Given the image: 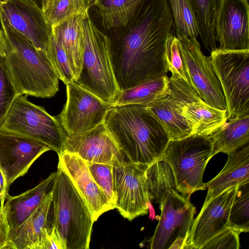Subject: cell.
<instances>
[{
  "instance_id": "cell-7",
  "label": "cell",
  "mask_w": 249,
  "mask_h": 249,
  "mask_svg": "<svg viewBox=\"0 0 249 249\" xmlns=\"http://www.w3.org/2000/svg\"><path fill=\"white\" fill-rule=\"evenodd\" d=\"M27 96H17L0 130L33 138L60 154L64 150L67 135L57 117L51 116L43 107L31 103Z\"/></svg>"
},
{
  "instance_id": "cell-28",
  "label": "cell",
  "mask_w": 249,
  "mask_h": 249,
  "mask_svg": "<svg viewBox=\"0 0 249 249\" xmlns=\"http://www.w3.org/2000/svg\"><path fill=\"white\" fill-rule=\"evenodd\" d=\"M196 13L199 36L204 48L211 52L216 50V19L220 0H191Z\"/></svg>"
},
{
  "instance_id": "cell-26",
  "label": "cell",
  "mask_w": 249,
  "mask_h": 249,
  "mask_svg": "<svg viewBox=\"0 0 249 249\" xmlns=\"http://www.w3.org/2000/svg\"><path fill=\"white\" fill-rule=\"evenodd\" d=\"M169 78L156 77L135 87L120 91L110 107L129 104L148 106L169 90Z\"/></svg>"
},
{
  "instance_id": "cell-33",
  "label": "cell",
  "mask_w": 249,
  "mask_h": 249,
  "mask_svg": "<svg viewBox=\"0 0 249 249\" xmlns=\"http://www.w3.org/2000/svg\"><path fill=\"white\" fill-rule=\"evenodd\" d=\"M165 58L167 70L171 72V76L182 80L192 88L178 39L172 32L166 41Z\"/></svg>"
},
{
  "instance_id": "cell-44",
  "label": "cell",
  "mask_w": 249,
  "mask_h": 249,
  "mask_svg": "<svg viewBox=\"0 0 249 249\" xmlns=\"http://www.w3.org/2000/svg\"><path fill=\"white\" fill-rule=\"evenodd\" d=\"M51 0H42V9L46 4Z\"/></svg>"
},
{
  "instance_id": "cell-22",
  "label": "cell",
  "mask_w": 249,
  "mask_h": 249,
  "mask_svg": "<svg viewBox=\"0 0 249 249\" xmlns=\"http://www.w3.org/2000/svg\"><path fill=\"white\" fill-rule=\"evenodd\" d=\"M55 172L32 189L14 196H8L4 206L11 235L31 214L52 189Z\"/></svg>"
},
{
  "instance_id": "cell-40",
  "label": "cell",
  "mask_w": 249,
  "mask_h": 249,
  "mask_svg": "<svg viewBox=\"0 0 249 249\" xmlns=\"http://www.w3.org/2000/svg\"><path fill=\"white\" fill-rule=\"evenodd\" d=\"M9 187L4 173L0 168V208H4L5 202L9 196Z\"/></svg>"
},
{
  "instance_id": "cell-16",
  "label": "cell",
  "mask_w": 249,
  "mask_h": 249,
  "mask_svg": "<svg viewBox=\"0 0 249 249\" xmlns=\"http://www.w3.org/2000/svg\"><path fill=\"white\" fill-rule=\"evenodd\" d=\"M238 186L230 187L204 203L194 220L184 249H201L209 240L230 227V213Z\"/></svg>"
},
{
  "instance_id": "cell-6",
  "label": "cell",
  "mask_w": 249,
  "mask_h": 249,
  "mask_svg": "<svg viewBox=\"0 0 249 249\" xmlns=\"http://www.w3.org/2000/svg\"><path fill=\"white\" fill-rule=\"evenodd\" d=\"M216 154L209 135H193L171 140L162 158L172 171L177 191L191 196L197 191L206 189L204 172Z\"/></svg>"
},
{
  "instance_id": "cell-31",
  "label": "cell",
  "mask_w": 249,
  "mask_h": 249,
  "mask_svg": "<svg viewBox=\"0 0 249 249\" xmlns=\"http://www.w3.org/2000/svg\"><path fill=\"white\" fill-rule=\"evenodd\" d=\"M45 19L51 26L67 18L89 11L83 0H51L42 8Z\"/></svg>"
},
{
  "instance_id": "cell-2",
  "label": "cell",
  "mask_w": 249,
  "mask_h": 249,
  "mask_svg": "<svg viewBox=\"0 0 249 249\" xmlns=\"http://www.w3.org/2000/svg\"><path fill=\"white\" fill-rule=\"evenodd\" d=\"M104 124L126 160L147 167L162 158L171 140L161 123L144 105L111 107Z\"/></svg>"
},
{
  "instance_id": "cell-17",
  "label": "cell",
  "mask_w": 249,
  "mask_h": 249,
  "mask_svg": "<svg viewBox=\"0 0 249 249\" xmlns=\"http://www.w3.org/2000/svg\"><path fill=\"white\" fill-rule=\"evenodd\" d=\"M217 48L249 50V4L248 0H220L216 19Z\"/></svg>"
},
{
  "instance_id": "cell-19",
  "label": "cell",
  "mask_w": 249,
  "mask_h": 249,
  "mask_svg": "<svg viewBox=\"0 0 249 249\" xmlns=\"http://www.w3.org/2000/svg\"><path fill=\"white\" fill-rule=\"evenodd\" d=\"M58 155V164L82 195L94 222L104 213L115 209L94 180L87 163L81 157L66 150Z\"/></svg>"
},
{
  "instance_id": "cell-23",
  "label": "cell",
  "mask_w": 249,
  "mask_h": 249,
  "mask_svg": "<svg viewBox=\"0 0 249 249\" xmlns=\"http://www.w3.org/2000/svg\"><path fill=\"white\" fill-rule=\"evenodd\" d=\"M52 189L28 217L12 233L15 249H33L42 230L48 226V216L52 203Z\"/></svg>"
},
{
  "instance_id": "cell-42",
  "label": "cell",
  "mask_w": 249,
  "mask_h": 249,
  "mask_svg": "<svg viewBox=\"0 0 249 249\" xmlns=\"http://www.w3.org/2000/svg\"><path fill=\"white\" fill-rule=\"evenodd\" d=\"M97 0H83L86 8L88 9L91 6H94Z\"/></svg>"
},
{
  "instance_id": "cell-32",
  "label": "cell",
  "mask_w": 249,
  "mask_h": 249,
  "mask_svg": "<svg viewBox=\"0 0 249 249\" xmlns=\"http://www.w3.org/2000/svg\"><path fill=\"white\" fill-rule=\"evenodd\" d=\"M229 226L241 232L249 231V182L238 186L230 213Z\"/></svg>"
},
{
  "instance_id": "cell-37",
  "label": "cell",
  "mask_w": 249,
  "mask_h": 249,
  "mask_svg": "<svg viewBox=\"0 0 249 249\" xmlns=\"http://www.w3.org/2000/svg\"><path fill=\"white\" fill-rule=\"evenodd\" d=\"M241 233L239 230L228 227L209 240L201 249H239Z\"/></svg>"
},
{
  "instance_id": "cell-20",
  "label": "cell",
  "mask_w": 249,
  "mask_h": 249,
  "mask_svg": "<svg viewBox=\"0 0 249 249\" xmlns=\"http://www.w3.org/2000/svg\"><path fill=\"white\" fill-rule=\"evenodd\" d=\"M226 163L221 171L205 183L208 189L204 203L216 197L227 189L249 182V144L227 154Z\"/></svg>"
},
{
  "instance_id": "cell-15",
  "label": "cell",
  "mask_w": 249,
  "mask_h": 249,
  "mask_svg": "<svg viewBox=\"0 0 249 249\" xmlns=\"http://www.w3.org/2000/svg\"><path fill=\"white\" fill-rule=\"evenodd\" d=\"M49 150L48 145L37 140L0 130V168L8 186L26 174L36 159Z\"/></svg>"
},
{
  "instance_id": "cell-41",
  "label": "cell",
  "mask_w": 249,
  "mask_h": 249,
  "mask_svg": "<svg viewBox=\"0 0 249 249\" xmlns=\"http://www.w3.org/2000/svg\"><path fill=\"white\" fill-rule=\"evenodd\" d=\"M6 51L5 38L1 29H0V57H3Z\"/></svg>"
},
{
  "instance_id": "cell-36",
  "label": "cell",
  "mask_w": 249,
  "mask_h": 249,
  "mask_svg": "<svg viewBox=\"0 0 249 249\" xmlns=\"http://www.w3.org/2000/svg\"><path fill=\"white\" fill-rule=\"evenodd\" d=\"M17 96L15 87L0 57V128Z\"/></svg>"
},
{
  "instance_id": "cell-12",
  "label": "cell",
  "mask_w": 249,
  "mask_h": 249,
  "mask_svg": "<svg viewBox=\"0 0 249 249\" xmlns=\"http://www.w3.org/2000/svg\"><path fill=\"white\" fill-rule=\"evenodd\" d=\"M176 35L194 90L207 104L227 110L222 87L213 71L211 56L203 53L197 38Z\"/></svg>"
},
{
  "instance_id": "cell-29",
  "label": "cell",
  "mask_w": 249,
  "mask_h": 249,
  "mask_svg": "<svg viewBox=\"0 0 249 249\" xmlns=\"http://www.w3.org/2000/svg\"><path fill=\"white\" fill-rule=\"evenodd\" d=\"M146 177L150 202L160 205L165 192L176 188L172 171L162 157L147 168Z\"/></svg>"
},
{
  "instance_id": "cell-8",
  "label": "cell",
  "mask_w": 249,
  "mask_h": 249,
  "mask_svg": "<svg viewBox=\"0 0 249 249\" xmlns=\"http://www.w3.org/2000/svg\"><path fill=\"white\" fill-rule=\"evenodd\" d=\"M210 56L225 97L228 119L249 115V50L217 48Z\"/></svg>"
},
{
  "instance_id": "cell-13",
  "label": "cell",
  "mask_w": 249,
  "mask_h": 249,
  "mask_svg": "<svg viewBox=\"0 0 249 249\" xmlns=\"http://www.w3.org/2000/svg\"><path fill=\"white\" fill-rule=\"evenodd\" d=\"M169 89L174 97L177 109L190 129V135L208 136L227 121L226 110L206 103L182 80L171 76Z\"/></svg>"
},
{
  "instance_id": "cell-14",
  "label": "cell",
  "mask_w": 249,
  "mask_h": 249,
  "mask_svg": "<svg viewBox=\"0 0 249 249\" xmlns=\"http://www.w3.org/2000/svg\"><path fill=\"white\" fill-rule=\"evenodd\" d=\"M0 19L28 40L37 49L46 51L51 34L42 9L31 0H0Z\"/></svg>"
},
{
  "instance_id": "cell-1",
  "label": "cell",
  "mask_w": 249,
  "mask_h": 249,
  "mask_svg": "<svg viewBox=\"0 0 249 249\" xmlns=\"http://www.w3.org/2000/svg\"><path fill=\"white\" fill-rule=\"evenodd\" d=\"M173 25L168 0H142L127 23L114 29L110 57L120 91L167 75L165 43Z\"/></svg>"
},
{
  "instance_id": "cell-10",
  "label": "cell",
  "mask_w": 249,
  "mask_h": 249,
  "mask_svg": "<svg viewBox=\"0 0 249 249\" xmlns=\"http://www.w3.org/2000/svg\"><path fill=\"white\" fill-rule=\"evenodd\" d=\"M66 85V103L57 117L68 137L86 132L104 123L109 104L75 81Z\"/></svg>"
},
{
  "instance_id": "cell-3",
  "label": "cell",
  "mask_w": 249,
  "mask_h": 249,
  "mask_svg": "<svg viewBox=\"0 0 249 249\" xmlns=\"http://www.w3.org/2000/svg\"><path fill=\"white\" fill-rule=\"evenodd\" d=\"M6 43L2 58L17 95L49 98L59 90V78L46 51L32 43L0 19Z\"/></svg>"
},
{
  "instance_id": "cell-21",
  "label": "cell",
  "mask_w": 249,
  "mask_h": 249,
  "mask_svg": "<svg viewBox=\"0 0 249 249\" xmlns=\"http://www.w3.org/2000/svg\"><path fill=\"white\" fill-rule=\"evenodd\" d=\"M83 13L72 15L51 27L52 36L67 54L75 81L79 76L83 64L84 47L81 21Z\"/></svg>"
},
{
  "instance_id": "cell-11",
  "label": "cell",
  "mask_w": 249,
  "mask_h": 249,
  "mask_svg": "<svg viewBox=\"0 0 249 249\" xmlns=\"http://www.w3.org/2000/svg\"><path fill=\"white\" fill-rule=\"evenodd\" d=\"M148 167L127 160L112 166L115 208L130 221L149 212L151 202L146 177Z\"/></svg>"
},
{
  "instance_id": "cell-35",
  "label": "cell",
  "mask_w": 249,
  "mask_h": 249,
  "mask_svg": "<svg viewBox=\"0 0 249 249\" xmlns=\"http://www.w3.org/2000/svg\"><path fill=\"white\" fill-rule=\"evenodd\" d=\"M87 165L94 180L103 190L109 203L115 209L116 197L114 191L112 166L100 163Z\"/></svg>"
},
{
  "instance_id": "cell-39",
  "label": "cell",
  "mask_w": 249,
  "mask_h": 249,
  "mask_svg": "<svg viewBox=\"0 0 249 249\" xmlns=\"http://www.w3.org/2000/svg\"><path fill=\"white\" fill-rule=\"evenodd\" d=\"M0 249H15L4 208H0Z\"/></svg>"
},
{
  "instance_id": "cell-30",
  "label": "cell",
  "mask_w": 249,
  "mask_h": 249,
  "mask_svg": "<svg viewBox=\"0 0 249 249\" xmlns=\"http://www.w3.org/2000/svg\"><path fill=\"white\" fill-rule=\"evenodd\" d=\"M173 18V27L176 34L188 38L199 36L196 12L191 0H168Z\"/></svg>"
},
{
  "instance_id": "cell-5",
  "label": "cell",
  "mask_w": 249,
  "mask_h": 249,
  "mask_svg": "<svg viewBox=\"0 0 249 249\" xmlns=\"http://www.w3.org/2000/svg\"><path fill=\"white\" fill-rule=\"evenodd\" d=\"M83 64L75 81L110 105L120 92L110 57V41L91 19L89 11L82 18Z\"/></svg>"
},
{
  "instance_id": "cell-18",
  "label": "cell",
  "mask_w": 249,
  "mask_h": 249,
  "mask_svg": "<svg viewBox=\"0 0 249 249\" xmlns=\"http://www.w3.org/2000/svg\"><path fill=\"white\" fill-rule=\"evenodd\" d=\"M64 150L78 155L87 164L113 166L126 160L104 123L82 134L67 136Z\"/></svg>"
},
{
  "instance_id": "cell-45",
  "label": "cell",
  "mask_w": 249,
  "mask_h": 249,
  "mask_svg": "<svg viewBox=\"0 0 249 249\" xmlns=\"http://www.w3.org/2000/svg\"></svg>"
},
{
  "instance_id": "cell-4",
  "label": "cell",
  "mask_w": 249,
  "mask_h": 249,
  "mask_svg": "<svg viewBox=\"0 0 249 249\" xmlns=\"http://www.w3.org/2000/svg\"><path fill=\"white\" fill-rule=\"evenodd\" d=\"M53 220L66 249H88L94 222L86 201L58 164L52 188Z\"/></svg>"
},
{
  "instance_id": "cell-38",
  "label": "cell",
  "mask_w": 249,
  "mask_h": 249,
  "mask_svg": "<svg viewBox=\"0 0 249 249\" xmlns=\"http://www.w3.org/2000/svg\"><path fill=\"white\" fill-rule=\"evenodd\" d=\"M33 249H66L65 243L55 227L44 228Z\"/></svg>"
},
{
  "instance_id": "cell-27",
  "label": "cell",
  "mask_w": 249,
  "mask_h": 249,
  "mask_svg": "<svg viewBox=\"0 0 249 249\" xmlns=\"http://www.w3.org/2000/svg\"><path fill=\"white\" fill-rule=\"evenodd\" d=\"M142 0H97L94 6L103 26L114 29L126 25Z\"/></svg>"
},
{
  "instance_id": "cell-25",
  "label": "cell",
  "mask_w": 249,
  "mask_h": 249,
  "mask_svg": "<svg viewBox=\"0 0 249 249\" xmlns=\"http://www.w3.org/2000/svg\"><path fill=\"white\" fill-rule=\"evenodd\" d=\"M147 108L161 123L170 140H176L189 136L190 129L177 108L172 93L168 92L160 97Z\"/></svg>"
},
{
  "instance_id": "cell-43",
  "label": "cell",
  "mask_w": 249,
  "mask_h": 249,
  "mask_svg": "<svg viewBox=\"0 0 249 249\" xmlns=\"http://www.w3.org/2000/svg\"><path fill=\"white\" fill-rule=\"evenodd\" d=\"M42 9V0H31Z\"/></svg>"
},
{
  "instance_id": "cell-9",
  "label": "cell",
  "mask_w": 249,
  "mask_h": 249,
  "mask_svg": "<svg viewBox=\"0 0 249 249\" xmlns=\"http://www.w3.org/2000/svg\"><path fill=\"white\" fill-rule=\"evenodd\" d=\"M158 224L149 240L151 249H184L194 220L196 207L190 196L180 194L176 188L164 193Z\"/></svg>"
},
{
  "instance_id": "cell-34",
  "label": "cell",
  "mask_w": 249,
  "mask_h": 249,
  "mask_svg": "<svg viewBox=\"0 0 249 249\" xmlns=\"http://www.w3.org/2000/svg\"><path fill=\"white\" fill-rule=\"evenodd\" d=\"M46 52L59 79L65 85L75 81V77L67 54L52 34Z\"/></svg>"
},
{
  "instance_id": "cell-24",
  "label": "cell",
  "mask_w": 249,
  "mask_h": 249,
  "mask_svg": "<svg viewBox=\"0 0 249 249\" xmlns=\"http://www.w3.org/2000/svg\"><path fill=\"white\" fill-rule=\"evenodd\" d=\"M209 136L217 154L235 151L249 143V115L227 119Z\"/></svg>"
}]
</instances>
